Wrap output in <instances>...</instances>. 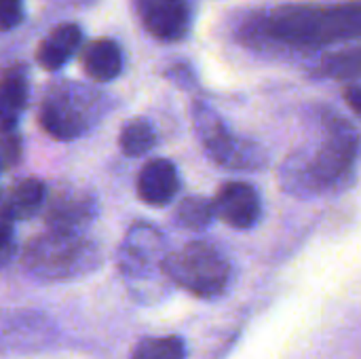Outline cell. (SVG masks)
<instances>
[{"label": "cell", "instance_id": "cell-22", "mask_svg": "<svg viewBox=\"0 0 361 359\" xmlns=\"http://www.w3.org/2000/svg\"><path fill=\"white\" fill-rule=\"evenodd\" d=\"M17 252L15 245V224L11 218L0 214V267L8 264Z\"/></svg>", "mask_w": 361, "mask_h": 359}, {"label": "cell", "instance_id": "cell-2", "mask_svg": "<svg viewBox=\"0 0 361 359\" xmlns=\"http://www.w3.org/2000/svg\"><path fill=\"white\" fill-rule=\"evenodd\" d=\"M326 133L313 154H294L281 167V184L296 197L311 199L349 186L360 154L357 131L341 116L324 121Z\"/></svg>", "mask_w": 361, "mask_h": 359}, {"label": "cell", "instance_id": "cell-4", "mask_svg": "<svg viewBox=\"0 0 361 359\" xmlns=\"http://www.w3.org/2000/svg\"><path fill=\"white\" fill-rule=\"evenodd\" d=\"M108 104L102 91L78 83H55L38 106V123L47 135L72 142L91 131L106 114Z\"/></svg>", "mask_w": 361, "mask_h": 359}, {"label": "cell", "instance_id": "cell-5", "mask_svg": "<svg viewBox=\"0 0 361 359\" xmlns=\"http://www.w3.org/2000/svg\"><path fill=\"white\" fill-rule=\"evenodd\" d=\"M165 273L169 281L205 300L222 296L233 277L228 258L207 241H190L169 254Z\"/></svg>", "mask_w": 361, "mask_h": 359}, {"label": "cell", "instance_id": "cell-19", "mask_svg": "<svg viewBox=\"0 0 361 359\" xmlns=\"http://www.w3.org/2000/svg\"><path fill=\"white\" fill-rule=\"evenodd\" d=\"M319 72L326 76H334V78H349V76L361 74V47L326 57Z\"/></svg>", "mask_w": 361, "mask_h": 359}, {"label": "cell", "instance_id": "cell-7", "mask_svg": "<svg viewBox=\"0 0 361 359\" xmlns=\"http://www.w3.org/2000/svg\"><path fill=\"white\" fill-rule=\"evenodd\" d=\"M167 245L163 233L146 222H135L123 237L118 248V273L129 290L144 294V288L165 277Z\"/></svg>", "mask_w": 361, "mask_h": 359}, {"label": "cell", "instance_id": "cell-6", "mask_svg": "<svg viewBox=\"0 0 361 359\" xmlns=\"http://www.w3.org/2000/svg\"><path fill=\"white\" fill-rule=\"evenodd\" d=\"M190 114L195 133L216 165L235 171H258L269 165L267 152L256 142L235 135L220 114L205 102H195Z\"/></svg>", "mask_w": 361, "mask_h": 359}, {"label": "cell", "instance_id": "cell-15", "mask_svg": "<svg viewBox=\"0 0 361 359\" xmlns=\"http://www.w3.org/2000/svg\"><path fill=\"white\" fill-rule=\"evenodd\" d=\"M47 186L38 178H23L6 188L0 197V214L15 220H30L42 212Z\"/></svg>", "mask_w": 361, "mask_h": 359}, {"label": "cell", "instance_id": "cell-20", "mask_svg": "<svg viewBox=\"0 0 361 359\" xmlns=\"http://www.w3.org/2000/svg\"><path fill=\"white\" fill-rule=\"evenodd\" d=\"M0 161L4 169L21 161V138L17 131H0Z\"/></svg>", "mask_w": 361, "mask_h": 359}, {"label": "cell", "instance_id": "cell-16", "mask_svg": "<svg viewBox=\"0 0 361 359\" xmlns=\"http://www.w3.org/2000/svg\"><path fill=\"white\" fill-rule=\"evenodd\" d=\"M214 218H216V214H214L212 199H205V197H199V195L182 199L176 205V212H173V222L180 229L190 231V233L205 231L212 224Z\"/></svg>", "mask_w": 361, "mask_h": 359}, {"label": "cell", "instance_id": "cell-23", "mask_svg": "<svg viewBox=\"0 0 361 359\" xmlns=\"http://www.w3.org/2000/svg\"><path fill=\"white\" fill-rule=\"evenodd\" d=\"M345 102L349 104V108L361 116V83H351L345 89Z\"/></svg>", "mask_w": 361, "mask_h": 359}, {"label": "cell", "instance_id": "cell-21", "mask_svg": "<svg viewBox=\"0 0 361 359\" xmlns=\"http://www.w3.org/2000/svg\"><path fill=\"white\" fill-rule=\"evenodd\" d=\"M25 17L23 0H0V32H11Z\"/></svg>", "mask_w": 361, "mask_h": 359}, {"label": "cell", "instance_id": "cell-18", "mask_svg": "<svg viewBox=\"0 0 361 359\" xmlns=\"http://www.w3.org/2000/svg\"><path fill=\"white\" fill-rule=\"evenodd\" d=\"M129 359H186V345L178 336H154L140 341Z\"/></svg>", "mask_w": 361, "mask_h": 359}, {"label": "cell", "instance_id": "cell-3", "mask_svg": "<svg viewBox=\"0 0 361 359\" xmlns=\"http://www.w3.org/2000/svg\"><path fill=\"white\" fill-rule=\"evenodd\" d=\"M21 264L38 281H74L97 271L102 250L85 235L47 231L23 248Z\"/></svg>", "mask_w": 361, "mask_h": 359}, {"label": "cell", "instance_id": "cell-12", "mask_svg": "<svg viewBox=\"0 0 361 359\" xmlns=\"http://www.w3.org/2000/svg\"><path fill=\"white\" fill-rule=\"evenodd\" d=\"M30 95L27 68L17 63L0 74V131H15Z\"/></svg>", "mask_w": 361, "mask_h": 359}, {"label": "cell", "instance_id": "cell-13", "mask_svg": "<svg viewBox=\"0 0 361 359\" xmlns=\"http://www.w3.org/2000/svg\"><path fill=\"white\" fill-rule=\"evenodd\" d=\"M80 44H82V30L76 23H59L38 44L36 63L47 72L61 70L72 59V55L80 49Z\"/></svg>", "mask_w": 361, "mask_h": 359}, {"label": "cell", "instance_id": "cell-10", "mask_svg": "<svg viewBox=\"0 0 361 359\" xmlns=\"http://www.w3.org/2000/svg\"><path fill=\"white\" fill-rule=\"evenodd\" d=\"M212 205L216 218L237 231H247L256 226L262 216L260 195L247 182H224L212 199Z\"/></svg>", "mask_w": 361, "mask_h": 359}, {"label": "cell", "instance_id": "cell-11", "mask_svg": "<svg viewBox=\"0 0 361 359\" xmlns=\"http://www.w3.org/2000/svg\"><path fill=\"white\" fill-rule=\"evenodd\" d=\"M137 197L152 207L173 201L180 190V176L169 159H150L137 174Z\"/></svg>", "mask_w": 361, "mask_h": 359}, {"label": "cell", "instance_id": "cell-14", "mask_svg": "<svg viewBox=\"0 0 361 359\" xmlns=\"http://www.w3.org/2000/svg\"><path fill=\"white\" fill-rule=\"evenodd\" d=\"M85 74L95 83H112L123 72V51L112 38H95L80 53Z\"/></svg>", "mask_w": 361, "mask_h": 359}, {"label": "cell", "instance_id": "cell-17", "mask_svg": "<svg viewBox=\"0 0 361 359\" xmlns=\"http://www.w3.org/2000/svg\"><path fill=\"white\" fill-rule=\"evenodd\" d=\"M118 146H121L123 154L129 157V159H137V157L148 154L157 146L154 127L146 118H131L121 129Z\"/></svg>", "mask_w": 361, "mask_h": 359}, {"label": "cell", "instance_id": "cell-8", "mask_svg": "<svg viewBox=\"0 0 361 359\" xmlns=\"http://www.w3.org/2000/svg\"><path fill=\"white\" fill-rule=\"evenodd\" d=\"M99 214V205L93 193L72 184H59L47 188L42 218L49 231L85 235V229L93 224Z\"/></svg>", "mask_w": 361, "mask_h": 359}, {"label": "cell", "instance_id": "cell-1", "mask_svg": "<svg viewBox=\"0 0 361 359\" xmlns=\"http://www.w3.org/2000/svg\"><path fill=\"white\" fill-rule=\"evenodd\" d=\"M239 38L260 49L311 51L361 38V0L302 2L267 8L245 17Z\"/></svg>", "mask_w": 361, "mask_h": 359}, {"label": "cell", "instance_id": "cell-9", "mask_svg": "<svg viewBox=\"0 0 361 359\" xmlns=\"http://www.w3.org/2000/svg\"><path fill=\"white\" fill-rule=\"evenodd\" d=\"M142 28L161 42L182 40L192 25L190 0H135Z\"/></svg>", "mask_w": 361, "mask_h": 359}, {"label": "cell", "instance_id": "cell-25", "mask_svg": "<svg viewBox=\"0 0 361 359\" xmlns=\"http://www.w3.org/2000/svg\"><path fill=\"white\" fill-rule=\"evenodd\" d=\"M2 169H4V167H2V161H0V171H2Z\"/></svg>", "mask_w": 361, "mask_h": 359}, {"label": "cell", "instance_id": "cell-24", "mask_svg": "<svg viewBox=\"0 0 361 359\" xmlns=\"http://www.w3.org/2000/svg\"><path fill=\"white\" fill-rule=\"evenodd\" d=\"M167 78L176 80L182 87H186V85L192 83V74H190V70L186 66H173V68H169L167 70Z\"/></svg>", "mask_w": 361, "mask_h": 359}]
</instances>
